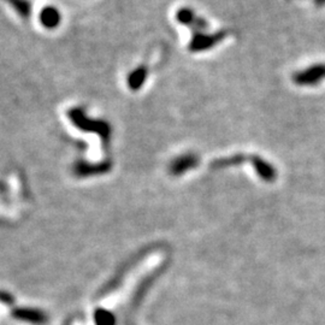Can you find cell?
<instances>
[{"label": "cell", "instance_id": "6da1fadb", "mask_svg": "<svg viewBox=\"0 0 325 325\" xmlns=\"http://www.w3.org/2000/svg\"><path fill=\"white\" fill-rule=\"evenodd\" d=\"M69 121L71 122L74 127L77 129L86 131V133H94L98 134L101 139L102 145L107 146L111 139V124L107 121L104 120H92L82 107H73L67 112Z\"/></svg>", "mask_w": 325, "mask_h": 325}, {"label": "cell", "instance_id": "7a4b0ae2", "mask_svg": "<svg viewBox=\"0 0 325 325\" xmlns=\"http://www.w3.org/2000/svg\"><path fill=\"white\" fill-rule=\"evenodd\" d=\"M292 81L298 87H315L325 81V63H315L293 74Z\"/></svg>", "mask_w": 325, "mask_h": 325}, {"label": "cell", "instance_id": "3957f363", "mask_svg": "<svg viewBox=\"0 0 325 325\" xmlns=\"http://www.w3.org/2000/svg\"><path fill=\"white\" fill-rule=\"evenodd\" d=\"M228 36L227 30H218L215 33L196 32L193 33L192 40L189 42L190 52H205L207 49L213 48L218 43L223 41Z\"/></svg>", "mask_w": 325, "mask_h": 325}, {"label": "cell", "instance_id": "277c9868", "mask_svg": "<svg viewBox=\"0 0 325 325\" xmlns=\"http://www.w3.org/2000/svg\"><path fill=\"white\" fill-rule=\"evenodd\" d=\"M176 20L179 23L189 27L193 33L206 32L208 29V22L205 18L198 16L195 11L189 8H181L176 12Z\"/></svg>", "mask_w": 325, "mask_h": 325}, {"label": "cell", "instance_id": "5b68a950", "mask_svg": "<svg viewBox=\"0 0 325 325\" xmlns=\"http://www.w3.org/2000/svg\"><path fill=\"white\" fill-rule=\"evenodd\" d=\"M40 23L42 24L46 29H55L61 24L62 15L58 9L53 8V6H46L43 8L39 16Z\"/></svg>", "mask_w": 325, "mask_h": 325}, {"label": "cell", "instance_id": "8992f818", "mask_svg": "<svg viewBox=\"0 0 325 325\" xmlns=\"http://www.w3.org/2000/svg\"><path fill=\"white\" fill-rule=\"evenodd\" d=\"M147 76H148V67L145 64L140 65L128 75V87L134 92H137L146 82Z\"/></svg>", "mask_w": 325, "mask_h": 325}, {"label": "cell", "instance_id": "52a82bcc", "mask_svg": "<svg viewBox=\"0 0 325 325\" xmlns=\"http://www.w3.org/2000/svg\"><path fill=\"white\" fill-rule=\"evenodd\" d=\"M9 5L16 11V14L23 20H28L32 16L33 6L29 0H5Z\"/></svg>", "mask_w": 325, "mask_h": 325}, {"label": "cell", "instance_id": "ba28073f", "mask_svg": "<svg viewBox=\"0 0 325 325\" xmlns=\"http://www.w3.org/2000/svg\"><path fill=\"white\" fill-rule=\"evenodd\" d=\"M313 4L317 8H323V6H325V0H313Z\"/></svg>", "mask_w": 325, "mask_h": 325}]
</instances>
